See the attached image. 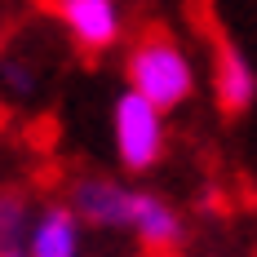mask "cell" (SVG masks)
Here are the masks:
<instances>
[{
    "label": "cell",
    "mask_w": 257,
    "mask_h": 257,
    "mask_svg": "<svg viewBox=\"0 0 257 257\" xmlns=\"http://www.w3.org/2000/svg\"><path fill=\"white\" fill-rule=\"evenodd\" d=\"M124 89L169 115L195 93V58L169 31H147L124 58Z\"/></svg>",
    "instance_id": "1"
},
{
    "label": "cell",
    "mask_w": 257,
    "mask_h": 257,
    "mask_svg": "<svg viewBox=\"0 0 257 257\" xmlns=\"http://www.w3.org/2000/svg\"><path fill=\"white\" fill-rule=\"evenodd\" d=\"M27 226H31V204L18 191H0V253H23Z\"/></svg>",
    "instance_id": "8"
},
{
    "label": "cell",
    "mask_w": 257,
    "mask_h": 257,
    "mask_svg": "<svg viewBox=\"0 0 257 257\" xmlns=\"http://www.w3.org/2000/svg\"><path fill=\"white\" fill-rule=\"evenodd\" d=\"M53 14L84 53H106L124 40V5L120 0H53Z\"/></svg>",
    "instance_id": "3"
},
{
    "label": "cell",
    "mask_w": 257,
    "mask_h": 257,
    "mask_svg": "<svg viewBox=\"0 0 257 257\" xmlns=\"http://www.w3.org/2000/svg\"><path fill=\"white\" fill-rule=\"evenodd\" d=\"M67 204L80 217V226L124 231L128 226V204H133V186H124V182H115V178H76Z\"/></svg>",
    "instance_id": "4"
},
{
    "label": "cell",
    "mask_w": 257,
    "mask_h": 257,
    "mask_svg": "<svg viewBox=\"0 0 257 257\" xmlns=\"http://www.w3.org/2000/svg\"><path fill=\"white\" fill-rule=\"evenodd\" d=\"M0 257H23V253H0Z\"/></svg>",
    "instance_id": "9"
},
{
    "label": "cell",
    "mask_w": 257,
    "mask_h": 257,
    "mask_svg": "<svg viewBox=\"0 0 257 257\" xmlns=\"http://www.w3.org/2000/svg\"><path fill=\"white\" fill-rule=\"evenodd\" d=\"M80 248H84V226L71 204H45L31 213L23 257H80Z\"/></svg>",
    "instance_id": "5"
},
{
    "label": "cell",
    "mask_w": 257,
    "mask_h": 257,
    "mask_svg": "<svg viewBox=\"0 0 257 257\" xmlns=\"http://www.w3.org/2000/svg\"><path fill=\"white\" fill-rule=\"evenodd\" d=\"M124 231L138 235L142 248L169 253V248H178V244H182V217H178V208L169 204L164 195H155V191H133L128 226H124Z\"/></svg>",
    "instance_id": "6"
},
{
    "label": "cell",
    "mask_w": 257,
    "mask_h": 257,
    "mask_svg": "<svg viewBox=\"0 0 257 257\" xmlns=\"http://www.w3.org/2000/svg\"><path fill=\"white\" fill-rule=\"evenodd\" d=\"M111 142H115V160L128 173H151L169 151V124L164 111L142 102L138 93H120L111 102Z\"/></svg>",
    "instance_id": "2"
},
{
    "label": "cell",
    "mask_w": 257,
    "mask_h": 257,
    "mask_svg": "<svg viewBox=\"0 0 257 257\" xmlns=\"http://www.w3.org/2000/svg\"><path fill=\"white\" fill-rule=\"evenodd\" d=\"M213 93L222 111H248L257 102V67L235 40H217L213 53Z\"/></svg>",
    "instance_id": "7"
}]
</instances>
